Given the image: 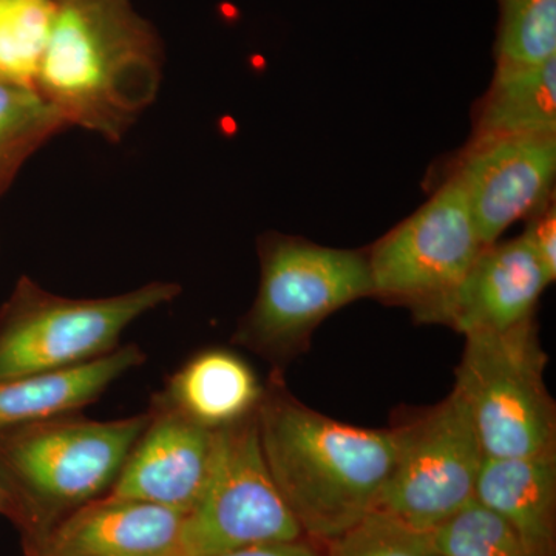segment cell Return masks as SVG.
<instances>
[{"label": "cell", "mask_w": 556, "mask_h": 556, "mask_svg": "<svg viewBox=\"0 0 556 556\" xmlns=\"http://www.w3.org/2000/svg\"><path fill=\"white\" fill-rule=\"evenodd\" d=\"M65 127L38 89L0 80V197L24 164Z\"/></svg>", "instance_id": "obj_18"}, {"label": "cell", "mask_w": 556, "mask_h": 556, "mask_svg": "<svg viewBox=\"0 0 556 556\" xmlns=\"http://www.w3.org/2000/svg\"><path fill=\"white\" fill-rule=\"evenodd\" d=\"M174 508L105 495L65 519L24 556H185Z\"/></svg>", "instance_id": "obj_13"}, {"label": "cell", "mask_w": 556, "mask_h": 556, "mask_svg": "<svg viewBox=\"0 0 556 556\" xmlns=\"http://www.w3.org/2000/svg\"><path fill=\"white\" fill-rule=\"evenodd\" d=\"M518 137H556V56L540 64H496L471 139Z\"/></svg>", "instance_id": "obj_17"}, {"label": "cell", "mask_w": 556, "mask_h": 556, "mask_svg": "<svg viewBox=\"0 0 556 556\" xmlns=\"http://www.w3.org/2000/svg\"><path fill=\"white\" fill-rule=\"evenodd\" d=\"M475 500L514 529L530 556H556V453L484 457Z\"/></svg>", "instance_id": "obj_14"}, {"label": "cell", "mask_w": 556, "mask_h": 556, "mask_svg": "<svg viewBox=\"0 0 556 556\" xmlns=\"http://www.w3.org/2000/svg\"><path fill=\"white\" fill-rule=\"evenodd\" d=\"M159 394L199 426L219 430L257 412L263 386L243 358L211 348L189 357Z\"/></svg>", "instance_id": "obj_16"}, {"label": "cell", "mask_w": 556, "mask_h": 556, "mask_svg": "<svg viewBox=\"0 0 556 556\" xmlns=\"http://www.w3.org/2000/svg\"><path fill=\"white\" fill-rule=\"evenodd\" d=\"M525 237L532 251L535 252L538 262L546 274L548 285L554 283L556 278L555 204L548 203L546 207L530 217Z\"/></svg>", "instance_id": "obj_23"}, {"label": "cell", "mask_w": 556, "mask_h": 556, "mask_svg": "<svg viewBox=\"0 0 556 556\" xmlns=\"http://www.w3.org/2000/svg\"><path fill=\"white\" fill-rule=\"evenodd\" d=\"M547 354L535 318L466 336L455 387L466 399L485 457L556 453V409L544 383Z\"/></svg>", "instance_id": "obj_6"}, {"label": "cell", "mask_w": 556, "mask_h": 556, "mask_svg": "<svg viewBox=\"0 0 556 556\" xmlns=\"http://www.w3.org/2000/svg\"><path fill=\"white\" fill-rule=\"evenodd\" d=\"M146 361L144 350L129 343L80 367L0 380V431L79 413Z\"/></svg>", "instance_id": "obj_15"}, {"label": "cell", "mask_w": 556, "mask_h": 556, "mask_svg": "<svg viewBox=\"0 0 556 556\" xmlns=\"http://www.w3.org/2000/svg\"><path fill=\"white\" fill-rule=\"evenodd\" d=\"M496 64H540L556 56V0H497Z\"/></svg>", "instance_id": "obj_20"}, {"label": "cell", "mask_w": 556, "mask_h": 556, "mask_svg": "<svg viewBox=\"0 0 556 556\" xmlns=\"http://www.w3.org/2000/svg\"><path fill=\"white\" fill-rule=\"evenodd\" d=\"M327 544L328 556H442L430 532L413 529L379 510Z\"/></svg>", "instance_id": "obj_22"}, {"label": "cell", "mask_w": 556, "mask_h": 556, "mask_svg": "<svg viewBox=\"0 0 556 556\" xmlns=\"http://www.w3.org/2000/svg\"><path fill=\"white\" fill-rule=\"evenodd\" d=\"M149 420L108 495L146 501L189 514L206 482L215 430L182 416L159 393Z\"/></svg>", "instance_id": "obj_11"}, {"label": "cell", "mask_w": 556, "mask_h": 556, "mask_svg": "<svg viewBox=\"0 0 556 556\" xmlns=\"http://www.w3.org/2000/svg\"><path fill=\"white\" fill-rule=\"evenodd\" d=\"M556 137L470 139L448 177L466 193L484 247L551 203Z\"/></svg>", "instance_id": "obj_10"}, {"label": "cell", "mask_w": 556, "mask_h": 556, "mask_svg": "<svg viewBox=\"0 0 556 556\" xmlns=\"http://www.w3.org/2000/svg\"><path fill=\"white\" fill-rule=\"evenodd\" d=\"M260 287L233 343L270 364L302 353L314 329L336 311L372 298L368 252L334 249L300 237L258 239Z\"/></svg>", "instance_id": "obj_5"}, {"label": "cell", "mask_w": 556, "mask_h": 556, "mask_svg": "<svg viewBox=\"0 0 556 556\" xmlns=\"http://www.w3.org/2000/svg\"><path fill=\"white\" fill-rule=\"evenodd\" d=\"M53 17L54 0H0V80L36 89Z\"/></svg>", "instance_id": "obj_19"}, {"label": "cell", "mask_w": 556, "mask_h": 556, "mask_svg": "<svg viewBox=\"0 0 556 556\" xmlns=\"http://www.w3.org/2000/svg\"><path fill=\"white\" fill-rule=\"evenodd\" d=\"M163 51L129 0H54L36 89L67 126L119 142L159 98Z\"/></svg>", "instance_id": "obj_2"}, {"label": "cell", "mask_w": 556, "mask_h": 556, "mask_svg": "<svg viewBox=\"0 0 556 556\" xmlns=\"http://www.w3.org/2000/svg\"><path fill=\"white\" fill-rule=\"evenodd\" d=\"M401 428V447L375 510L431 532L475 500L484 452L457 388Z\"/></svg>", "instance_id": "obj_8"}, {"label": "cell", "mask_w": 556, "mask_h": 556, "mask_svg": "<svg viewBox=\"0 0 556 556\" xmlns=\"http://www.w3.org/2000/svg\"><path fill=\"white\" fill-rule=\"evenodd\" d=\"M455 178L368 251L372 298L408 306L417 321L463 283L482 249Z\"/></svg>", "instance_id": "obj_9"}, {"label": "cell", "mask_w": 556, "mask_h": 556, "mask_svg": "<svg viewBox=\"0 0 556 556\" xmlns=\"http://www.w3.org/2000/svg\"><path fill=\"white\" fill-rule=\"evenodd\" d=\"M547 287L546 274L522 233L482 249L463 283L420 321L448 325L464 336L506 331L533 318Z\"/></svg>", "instance_id": "obj_12"}, {"label": "cell", "mask_w": 556, "mask_h": 556, "mask_svg": "<svg viewBox=\"0 0 556 556\" xmlns=\"http://www.w3.org/2000/svg\"><path fill=\"white\" fill-rule=\"evenodd\" d=\"M260 444L303 536L334 540L378 504L401 447V428L338 422L298 401L278 371L263 386Z\"/></svg>", "instance_id": "obj_1"}, {"label": "cell", "mask_w": 556, "mask_h": 556, "mask_svg": "<svg viewBox=\"0 0 556 556\" xmlns=\"http://www.w3.org/2000/svg\"><path fill=\"white\" fill-rule=\"evenodd\" d=\"M430 535L442 556H530L514 529L477 500Z\"/></svg>", "instance_id": "obj_21"}, {"label": "cell", "mask_w": 556, "mask_h": 556, "mask_svg": "<svg viewBox=\"0 0 556 556\" xmlns=\"http://www.w3.org/2000/svg\"><path fill=\"white\" fill-rule=\"evenodd\" d=\"M302 530L278 493L260 444L257 412L215 430L203 492L182 522L185 556H219Z\"/></svg>", "instance_id": "obj_7"}, {"label": "cell", "mask_w": 556, "mask_h": 556, "mask_svg": "<svg viewBox=\"0 0 556 556\" xmlns=\"http://www.w3.org/2000/svg\"><path fill=\"white\" fill-rule=\"evenodd\" d=\"M219 556H321L303 538L299 540L269 541L229 552Z\"/></svg>", "instance_id": "obj_24"}, {"label": "cell", "mask_w": 556, "mask_h": 556, "mask_svg": "<svg viewBox=\"0 0 556 556\" xmlns=\"http://www.w3.org/2000/svg\"><path fill=\"white\" fill-rule=\"evenodd\" d=\"M179 294L177 281H149L109 298L72 299L22 276L0 306V380L64 371L108 356L130 325Z\"/></svg>", "instance_id": "obj_4"}, {"label": "cell", "mask_w": 556, "mask_h": 556, "mask_svg": "<svg viewBox=\"0 0 556 556\" xmlns=\"http://www.w3.org/2000/svg\"><path fill=\"white\" fill-rule=\"evenodd\" d=\"M148 420V412L112 420L73 413L0 431V517L22 552L108 495Z\"/></svg>", "instance_id": "obj_3"}]
</instances>
